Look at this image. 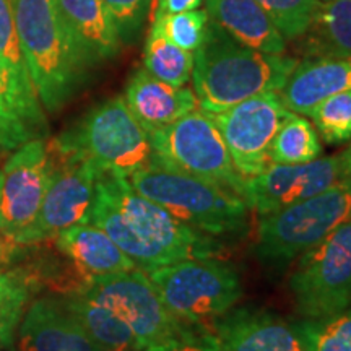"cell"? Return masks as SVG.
Wrapping results in <instances>:
<instances>
[{
	"label": "cell",
	"instance_id": "obj_1",
	"mask_svg": "<svg viewBox=\"0 0 351 351\" xmlns=\"http://www.w3.org/2000/svg\"><path fill=\"white\" fill-rule=\"evenodd\" d=\"M90 225L106 232L145 274L187 258L213 257L221 247L212 236L137 194L125 178L106 173L96 182Z\"/></svg>",
	"mask_w": 351,
	"mask_h": 351
},
{
	"label": "cell",
	"instance_id": "obj_2",
	"mask_svg": "<svg viewBox=\"0 0 351 351\" xmlns=\"http://www.w3.org/2000/svg\"><path fill=\"white\" fill-rule=\"evenodd\" d=\"M298 60L245 46L208 19L194 52L192 85L202 111L217 114L252 96L280 91Z\"/></svg>",
	"mask_w": 351,
	"mask_h": 351
},
{
	"label": "cell",
	"instance_id": "obj_3",
	"mask_svg": "<svg viewBox=\"0 0 351 351\" xmlns=\"http://www.w3.org/2000/svg\"><path fill=\"white\" fill-rule=\"evenodd\" d=\"M34 90L47 112H59L82 90L91 69L70 36L57 0H10Z\"/></svg>",
	"mask_w": 351,
	"mask_h": 351
},
{
	"label": "cell",
	"instance_id": "obj_4",
	"mask_svg": "<svg viewBox=\"0 0 351 351\" xmlns=\"http://www.w3.org/2000/svg\"><path fill=\"white\" fill-rule=\"evenodd\" d=\"M127 181L137 194L212 238L241 234L247 228V204L218 184L158 163L137 171Z\"/></svg>",
	"mask_w": 351,
	"mask_h": 351
},
{
	"label": "cell",
	"instance_id": "obj_5",
	"mask_svg": "<svg viewBox=\"0 0 351 351\" xmlns=\"http://www.w3.org/2000/svg\"><path fill=\"white\" fill-rule=\"evenodd\" d=\"M56 152L91 161L99 173L129 179L155 163L150 137L127 108L124 96H114L90 109L51 142Z\"/></svg>",
	"mask_w": 351,
	"mask_h": 351
},
{
	"label": "cell",
	"instance_id": "obj_6",
	"mask_svg": "<svg viewBox=\"0 0 351 351\" xmlns=\"http://www.w3.org/2000/svg\"><path fill=\"white\" fill-rule=\"evenodd\" d=\"M351 218V182L341 181L320 194L263 215L256 254L263 265L285 269Z\"/></svg>",
	"mask_w": 351,
	"mask_h": 351
},
{
	"label": "cell",
	"instance_id": "obj_7",
	"mask_svg": "<svg viewBox=\"0 0 351 351\" xmlns=\"http://www.w3.org/2000/svg\"><path fill=\"white\" fill-rule=\"evenodd\" d=\"M147 275L169 313L192 327L208 328L243 296L234 267L213 257L187 258Z\"/></svg>",
	"mask_w": 351,
	"mask_h": 351
},
{
	"label": "cell",
	"instance_id": "obj_8",
	"mask_svg": "<svg viewBox=\"0 0 351 351\" xmlns=\"http://www.w3.org/2000/svg\"><path fill=\"white\" fill-rule=\"evenodd\" d=\"M147 134L155 163L218 184L243 199L245 178L232 165L225 140L208 112L194 109L173 124Z\"/></svg>",
	"mask_w": 351,
	"mask_h": 351
},
{
	"label": "cell",
	"instance_id": "obj_9",
	"mask_svg": "<svg viewBox=\"0 0 351 351\" xmlns=\"http://www.w3.org/2000/svg\"><path fill=\"white\" fill-rule=\"evenodd\" d=\"M296 311L327 319L351 306V218L314 249L298 257L289 275Z\"/></svg>",
	"mask_w": 351,
	"mask_h": 351
},
{
	"label": "cell",
	"instance_id": "obj_10",
	"mask_svg": "<svg viewBox=\"0 0 351 351\" xmlns=\"http://www.w3.org/2000/svg\"><path fill=\"white\" fill-rule=\"evenodd\" d=\"M75 291L119 315L135 335L140 350L179 339L197 328L169 313L148 275L140 269L88 280Z\"/></svg>",
	"mask_w": 351,
	"mask_h": 351
},
{
	"label": "cell",
	"instance_id": "obj_11",
	"mask_svg": "<svg viewBox=\"0 0 351 351\" xmlns=\"http://www.w3.org/2000/svg\"><path fill=\"white\" fill-rule=\"evenodd\" d=\"M291 114L278 91H270L210 116L225 140L232 165L247 179L261 174L270 165L271 142Z\"/></svg>",
	"mask_w": 351,
	"mask_h": 351
},
{
	"label": "cell",
	"instance_id": "obj_12",
	"mask_svg": "<svg viewBox=\"0 0 351 351\" xmlns=\"http://www.w3.org/2000/svg\"><path fill=\"white\" fill-rule=\"evenodd\" d=\"M54 158L46 138L29 140L0 168V228L23 244L49 187Z\"/></svg>",
	"mask_w": 351,
	"mask_h": 351
},
{
	"label": "cell",
	"instance_id": "obj_13",
	"mask_svg": "<svg viewBox=\"0 0 351 351\" xmlns=\"http://www.w3.org/2000/svg\"><path fill=\"white\" fill-rule=\"evenodd\" d=\"M49 148L54 171L36 221L25 236L23 245L54 239L67 228L90 223L99 169L85 158L59 153L51 145Z\"/></svg>",
	"mask_w": 351,
	"mask_h": 351
},
{
	"label": "cell",
	"instance_id": "obj_14",
	"mask_svg": "<svg viewBox=\"0 0 351 351\" xmlns=\"http://www.w3.org/2000/svg\"><path fill=\"white\" fill-rule=\"evenodd\" d=\"M339 182V155L317 158L304 165L270 163L261 174L245 179L243 200L263 217L317 195Z\"/></svg>",
	"mask_w": 351,
	"mask_h": 351
},
{
	"label": "cell",
	"instance_id": "obj_15",
	"mask_svg": "<svg viewBox=\"0 0 351 351\" xmlns=\"http://www.w3.org/2000/svg\"><path fill=\"white\" fill-rule=\"evenodd\" d=\"M208 330L223 351H309L295 324L262 309L232 307Z\"/></svg>",
	"mask_w": 351,
	"mask_h": 351
},
{
	"label": "cell",
	"instance_id": "obj_16",
	"mask_svg": "<svg viewBox=\"0 0 351 351\" xmlns=\"http://www.w3.org/2000/svg\"><path fill=\"white\" fill-rule=\"evenodd\" d=\"M19 350L104 351L60 298H41L26 307L19 326Z\"/></svg>",
	"mask_w": 351,
	"mask_h": 351
},
{
	"label": "cell",
	"instance_id": "obj_17",
	"mask_svg": "<svg viewBox=\"0 0 351 351\" xmlns=\"http://www.w3.org/2000/svg\"><path fill=\"white\" fill-rule=\"evenodd\" d=\"M124 99L132 116L145 132L173 124L179 117L199 108L194 90L158 80L145 69H138L130 77Z\"/></svg>",
	"mask_w": 351,
	"mask_h": 351
},
{
	"label": "cell",
	"instance_id": "obj_18",
	"mask_svg": "<svg viewBox=\"0 0 351 351\" xmlns=\"http://www.w3.org/2000/svg\"><path fill=\"white\" fill-rule=\"evenodd\" d=\"M346 90H351V59L307 57L298 62L278 95L289 111L309 116L328 96Z\"/></svg>",
	"mask_w": 351,
	"mask_h": 351
},
{
	"label": "cell",
	"instance_id": "obj_19",
	"mask_svg": "<svg viewBox=\"0 0 351 351\" xmlns=\"http://www.w3.org/2000/svg\"><path fill=\"white\" fill-rule=\"evenodd\" d=\"M57 5L90 69L119 54L122 43L104 0H57Z\"/></svg>",
	"mask_w": 351,
	"mask_h": 351
},
{
	"label": "cell",
	"instance_id": "obj_20",
	"mask_svg": "<svg viewBox=\"0 0 351 351\" xmlns=\"http://www.w3.org/2000/svg\"><path fill=\"white\" fill-rule=\"evenodd\" d=\"M56 245L88 280L137 269L132 258L98 226L75 225L56 236Z\"/></svg>",
	"mask_w": 351,
	"mask_h": 351
},
{
	"label": "cell",
	"instance_id": "obj_21",
	"mask_svg": "<svg viewBox=\"0 0 351 351\" xmlns=\"http://www.w3.org/2000/svg\"><path fill=\"white\" fill-rule=\"evenodd\" d=\"M208 19L225 32L261 52L285 54L287 39L256 0H205Z\"/></svg>",
	"mask_w": 351,
	"mask_h": 351
},
{
	"label": "cell",
	"instance_id": "obj_22",
	"mask_svg": "<svg viewBox=\"0 0 351 351\" xmlns=\"http://www.w3.org/2000/svg\"><path fill=\"white\" fill-rule=\"evenodd\" d=\"M307 57L351 59V0L317 3L309 28L302 34Z\"/></svg>",
	"mask_w": 351,
	"mask_h": 351
},
{
	"label": "cell",
	"instance_id": "obj_23",
	"mask_svg": "<svg viewBox=\"0 0 351 351\" xmlns=\"http://www.w3.org/2000/svg\"><path fill=\"white\" fill-rule=\"evenodd\" d=\"M65 307L75 315L88 335L104 351H140L137 339L129 326L103 304L73 291L60 298Z\"/></svg>",
	"mask_w": 351,
	"mask_h": 351
},
{
	"label": "cell",
	"instance_id": "obj_24",
	"mask_svg": "<svg viewBox=\"0 0 351 351\" xmlns=\"http://www.w3.org/2000/svg\"><path fill=\"white\" fill-rule=\"evenodd\" d=\"M46 117H38L25 106L0 60V152H15L29 140L46 138Z\"/></svg>",
	"mask_w": 351,
	"mask_h": 351
},
{
	"label": "cell",
	"instance_id": "obj_25",
	"mask_svg": "<svg viewBox=\"0 0 351 351\" xmlns=\"http://www.w3.org/2000/svg\"><path fill=\"white\" fill-rule=\"evenodd\" d=\"M0 60L25 106L34 116L46 117L41 101L34 90L25 56L21 52L10 0H0Z\"/></svg>",
	"mask_w": 351,
	"mask_h": 351
},
{
	"label": "cell",
	"instance_id": "obj_26",
	"mask_svg": "<svg viewBox=\"0 0 351 351\" xmlns=\"http://www.w3.org/2000/svg\"><path fill=\"white\" fill-rule=\"evenodd\" d=\"M143 69L158 80L173 86H186L192 78L194 54L176 46L152 25L143 49Z\"/></svg>",
	"mask_w": 351,
	"mask_h": 351
},
{
	"label": "cell",
	"instance_id": "obj_27",
	"mask_svg": "<svg viewBox=\"0 0 351 351\" xmlns=\"http://www.w3.org/2000/svg\"><path fill=\"white\" fill-rule=\"evenodd\" d=\"M322 155V143L314 124L293 112L276 132L270 147V163L304 165Z\"/></svg>",
	"mask_w": 351,
	"mask_h": 351
},
{
	"label": "cell",
	"instance_id": "obj_28",
	"mask_svg": "<svg viewBox=\"0 0 351 351\" xmlns=\"http://www.w3.org/2000/svg\"><path fill=\"white\" fill-rule=\"evenodd\" d=\"M33 293V278L0 269V350H10Z\"/></svg>",
	"mask_w": 351,
	"mask_h": 351
},
{
	"label": "cell",
	"instance_id": "obj_29",
	"mask_svg": "<svg viewBox=\"0 0 351 351\" xmlns=\"http://www.w3.org/2000/svg\"><path fill=\"white\" fill-rule=\"evenodd\" d=\"M309 351H351V306L327 319L295 322Z\"/></svg>",
	"mask_w": 351,
	"mask_h": 351
},
{
	"label": "cell",
	"instance_id": "obj_30",
	"mask_svg": "<svg viewBox=\"0 0 351 351\" xmlns=\"http://www.w3.org/2000/svg\"><path fill=\"white\" fill-rule=\"evenodd\" d=\"M324 142L340 145L351 140V90L328 96L309 112Z\"/></svg>",
	"mask_w": 351,
	"mask_h": 351
},
{
	"label": "cell",
	"instance_id": "obj_31",
	"mask_svg": "<svg viewBox=\"0 0 351 351\" xmlns=\"http://www.w3.org/2000/svg\"><path fill=\"white\" fill-rule=\"evenodd\" d=\"M153 25L176 46L187 52L199 49L207 32L208 15L205 10H189L181 13L155 16Z\"/></svg>",
	"mask_w": 351,
	"mask_h": 351
},
{
	"label": "cell",
	"instance_id": "obj_32",
	"mask_svg": "<svg viewBox=\"0 0 351 351\" xmlns=\"http://www.w3.org/2000/svg\"><path fill=\"white\" fill-rule=\"evenodd\" d=\"M285 39H298L307 32L317 7L315 0H256Z\"/></svg>",
	"mask_w": 351,
	"mask_h": 351
},
{
	"label": "cell",
	"instance_id": "obj_33",
	"mask_svg": "<svg viewBox=\"0 0 351 351\" xmlns=\"http://www.w3.org/2000/svg\"><path fill=\"white\" fill-rule=\"evenodd\" d=\"M122 44H134L143 32L152 0H104Z\"/></svg>",
	"mask_w": 351,
	"mask_h": 351
},
{
	"label": "cell",
	"instance_id": "obj_34",
	"mask_svg": "<svg viewBox=\"0 0 351 351\" xmlns=\"http://www.w3.org/2000/svg\"><path fill=\"white\" fill-rule=\"evenodd\" d=\"M140 351H223L217 337L208 328L197 327L187 335L165 341L160 345H152Z\"/></svg>",
	"mask_w": 351,
	"mask_h": 351
},
{
	"label": "cell",
	"instance_id": "obj_35",
	"mask_svg": "<svg viewBox=\"0 0 351 351\" xmlns=\"http://www.w3.org/2000/svg\"><path fill=\"white\" fill-rule=\"evenodd\" d=\"M21 247H25V245L0 228V269L15 261L20 256Z\"/></svg>",
	"mask_w": 351,
	"mask_h": 351
},
{
	"label": "cell",
	"instance_id": "obj_36",
	"mask_svg": "<svg viewBox=\"0 0 351 351\" xmlns=\"http://www.w3.org/2000/svg\"><path fill=\"white\" fill-rule=\"evenodd\" d=\"M204 0H158L156 10L153 13V19L155 16L168 15V13H181L195 10L202 5Z\"/></svg>",
	"mask_w": 351,
	"mask_h": 351
},
{
	"label": "cell",
	"instance_id": "obj_37",
	"mask_svg": "<svg viewBox=\"0 0 351 351\" xmlns=\"http://www.w3.org/2000/svg\"><path fill=\"white\" fill-rule=\"evenodd\" d=\"M341 166V181L351 182V143L343 152L339 153Z\"/></svg>",
	"mask_w": 351,
	"mask_h": 351
},
{
	"label": "cell",
	"instance_id": "obj_38",
	"mask_svg": "<svg viewBox=\"0 0 351 351\" xmlns=\"http://www.w3.org/2000/svg\"><path fill=\"white\" fill-rule=\"evenodd\" d=\"M317 3H324V2H328V0H315Z\"/></svg>",
	"mask_w": 351,
	"mask_h": 351
},
{
	"label": "cell",
	"instance_id": "obj_39",
	"mask_svg": "<svg viewBox=\"0 0 351 351\" xmlns=\"http://www.w3.org/2000/svg\"><path fill=\"white\" fill-rule=\"evenodd\" d=\"M0 351H5V350H0Z\"/></svg>",
	"mask_w": 351,
	"mask_h": 351
}]
</instances>
